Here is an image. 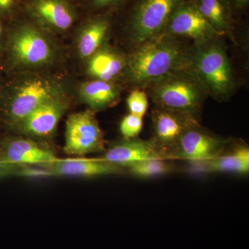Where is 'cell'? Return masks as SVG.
Masks as SVG:
<instances>
[{
    "instance_id": "30bf717a",
    "label": "cell",
    "mask_w": 249,
    "mask_h": 249,
    "mask_svg": "<svg viewBox=\"0 0 249 249\" xmlns=\"http://www.w3.org/2000/svg\"><path fill=\"white\" fill-rule=\"evenodd\" d=\"M14 56L23 65H43L52 58V51L49 42L39 31L24 27L15 34L12 42Z\"/></svg>"
},
{
    "instance_id": "d4e9b609",
    "label": "cell",
    "mask_w": 249,
    "mask_h": 249,
    "mask_svg": "<svg viewBox=\"0 0 249 249\" xmlns=\"http://www.w3.org/2000/svg\"><path fill=\"white\" fill-rule=\"evenodd\" d=\"M19 165L0 158V178L17 175Z\"/></svg>"
},
{
    "instance_id": "9a60e30c",
    "label": "cell",
    "mask_w": 249,
    "mask_h": 249,
    "mask_svg": "<svg viewBox=\"0 0 249 249\" xmlns=\"http://www.w3.org/2000/svg\"><path fill=\"white\" fill-rule=\"evenodd\" d=\"M64 110V105L52 98L37 107L22 121L23 128L33 135H49L56 127Z\"/></svg>"
},
{
    "instance_id": "4316f807",
    "label": "cell",
    "mask_w": 249,
    "mask_h": 249,
    "mask_svg": "<svg viewBox=\"0 0 249 249\" xmlns=\"http://www.w3.org/2000/svg\"><path fill=\"white\" fill-rule=\"evenodd\" d=\"M114 1H116V0H94L95 4L98 5V6L107 5Z\"/></svg>"
},
{
    "instance_id": "52a82bcc",
    "label": "cell",
    "mask_w": 249,
    "mask_h": 249,
    "mask_svg": "<svg viewBox=\"0 0 249 249\" xmlns=\"http://www.w3.org/2000/svg\"><path fill=\"white\" fill-rule=\"evenodd\" d=\"M229 141L210 133L199 125L183 134L168 160L199 161L212 160L227 149Z\"/></svg>"
},
{
    "instance_id": "f1b7e54d",
    "label": "cell",
    "mask_w": 249,
    "mask_h": 249,
    "mask_svg": "<svg viewBox=\"0 0 249 249\" xmlns=\"http://www.w3.org/2000/svg\"><path fill=\"white\" fill-rule=\"evenodd\" d=\"M1 26H0V36H1Z\"/></svg>"
},
{
    "instance_id": "cb8c5ba5",
    "label": "cell",
    "mask_w": 249,
    "mask_h": 249,
    "mask_svg": "<svg viewBox=\"0 0 249 249\" xmlns=\"http://www.w3.org/2000/svg\"><path fill=\"white\" fill-rule=\"evenodd\" d=\"M24 178H46L53 176L45 166L35 167L34 165H22L18 168L17 175Z\"/></svg>"
},
{
    "instance_id": "603a6c76",
    "label": "cell",
    "mask_w": 249,
    "mask_h": 249,
    "mask_svg": "<svg viewBox=\"0 0 249 249\" xmlns=\"http://www.w3.org/2000/svg\"><path fill=\"white\" fill-rule=\"evenodd\" d=\"M142 118L129 114L121 121L120 132L124 139L136 138L142 132Z\"/></svg>"
},
{
    "instance_id": "484cf974",
    "label": "cell",
    "mask_w": 249,
    "mask_h": 249,
    "mask_svg": "<svg viewBox=\"0 0 249 249\" xmlns=\"http://www.w3.org/2000/svg\"><path fill=\"white\" fill-rule=\"evenodd\" d=\"M14 3V0H0V10L6 11L11 9Z\"/></svg>"
},
{
    "instance_id": "8fae6325",
    "label": "cell",
    "mask_w": 249,
    "mask_h": 249,
    "mask_svg": "<svg viewBox=\"0 0 249 249\" xmlns=\"http://www.w3.org/2000/svg\"><path fill=\"white\" fill-rule=\"evenodd\" d=\"M53 93L52 85L43 80L26 83L18 90L10 104V119L15 122H22L37 107L54 98Z\"/></svg>"
},
{
    "instance_id": "ba28073f",
    "label": "cell",
    "mask_w": 249,
    "mask_h": 249,
    "mask_svg": "<svg viewBox=\"0 0 249 249\" xmlns=\"http://www.w3.org/2000/svg\"><path fill=\"white\" fill-rule=\"evenodd\" d=\"M162 34L173 37H189L196 43L208 42L220 36L196 4L179 5Z\"/></svg>"
},
{
    "instance_id": "5bb4252c",
    "label": "cell",
    "mask_w": 249,
    "mask_h": 249,
    "mask_svg": "<svg viewBox=\"0 0 249 249\" xmlns=\"http://www.w3.org/2000/svg\"><path fill=\"white\" fill-rule=\"evenodd\" d=\"M0 158L19 165H46L59 160L53 152L24 139L8 142Z\"/></svg>"
},
{
    "instance_id": "83f0119b",
    "label": "cell",
    "mask_w": 249,
    "mask_h": 249,
    "mask_svg": "<svg viewBox=\"0 0 249 249\" xmlns=\"http://www.w3.org/2000/svg\"><path fill=\"white\" fill-rule=\"evenodd\" d=\"M235 1L237 4L242 6L248 4L249 0H235Z\"/></svg>"
},
{
    "instance_id": "7402d4cb",
    "label": "cell",
    "mask_w": 249,
    "mask_h": 249,
    "mask_svg": "<svg viewBox=\"0 0 249 249\" xmlns=\"http://www.w3.org/2000/svg\"><path fill=\"white\" fill-rule=\"evenodd\" d=\"M129 114L143 117L148 108L147 93L142 89L133 90L127 98Z\"/></svg>"
},
{
    "instance_id": "6da1fadb",
    "label": "cell",
    "mask_w": 249,
    "mask_h": 249,
    "mask_svg": "<svg viewBox=\"0 0 249 249\" xmlns=\"http://www.w3.org/2000/svg\"><path fill=\"white\" fill-rule=\"evenodd\" d=\"M176 37L160 34L138 46L127 60L131 83L140 88L170 72L191 66V52Z\"/></svg>"
},
{
    "instance_id": "277c9868",
    "label": "cell",
    "mask_w": 249,
    "mask_h": 249,
    "mask_svg": "<svg viewBox=\"0 0 249 249\" xmlns=\"http://www.w3.org/2000/svg\"><path fill=\"white\" fill-rule=\"evenodd\" d=\"M152 140L164 160H168L185 132L199 125L196 116L168 108L156 107L151 114Z\"/></svg>"
},
{
    "instance_id": "d6986e66",
    "label": "cell",
    "mask_w": 249,
    "mask_h": 249,
    "mask_svg": "<svg viewBox=\"0 0 249 249\" xmlns=\"http://www.w3.org/2000/svg\"><path fill=\"white\" fill-rule=\"evenodd\" d=\"M108 29V23L103 19L88 24L80 36L78 50L80 56L90 58L98 52L107 36Z\"/></svg>"
},
{
    "instance_id": "7a4b0ae2",
    "label": "cell",
    "mask_w": 249,
    "mask_h": 249,
    "mask_svg": "<svg viewBox=\"0 0 249 249\" xmlns=\"http://www.w3.org/2000/svg\"><path fill=\"white\" fill-rule=\"evenodd\" d=\"M144 88H147L157 107L186 111L196 116L207 93L191 67L170 72Z\"/></svg>"
},
{
    "instance_id": "8992f818",
    "label": "cell",
    "mask_w": 249,
    "mask_h": 249,
    "mask_svg": "<svg viewBox=\"0 0 249 249\" xmlns=\"http://www.w3.org/2000/svg\"><path fill=\"white\" fill-rule=\"evenodd\" d=\"M104 150V139L91 111L75 113L67 121L64 150L69 155H84Z\"/></svg>"
},
{
    "instance_id": "4fadbf2b",
    "label": "cell",
    "mask_w": 249,
    "mask_h": 249,
    "mask_svg": "<svg viewBox=\"0 0 249 249\" xmlns=\"http://www.w3.org/2000/svg\"><path fill=\"white\" fill-rule=\"evenodd\" d=\"M53 176L90 177L116 175L123 171V168L109 163L102 159H67L59 160L50 164L42 165Z\"/></svg>"
},
{
    "instance_id": "3957f363",
    "label": "cell",
    "mask_w": 249,
    "mask_h": 249,
    "mask_svg": "<svg viewBox=\"0 0 249 249\" xmlns=\"http://www.w3.org/2000/svg\"><path fill=\"white\" fill-rule=\"evenodd\" d=\"M191 66L205 91L214 97L224 99L234 89L230 60L224 47L214 40L196 43L191 52Z\"/></svg>"
},
{
    "instance_id": "2e32d148",
    "label": "cell",
    "mask_w": 249,
    "mask_h": 249,
    "mask_svg": "<svg viewBox=\"0 0 249 249\" xmlns=\"http://www.w3.org/2000/svg\"><path fill=\"white\" fill-rule=\"evenodd\" d=\"M88 71L95 80L111 82L125 70L127 60L109 50H100L90 57Z\"/></svg>"
},
{
    "instance_id": "ffe728a7",
    "label": "cell",
    "mask_w": 249,
    "mask_h": 249,
    "mask_svg": "<svg viewBox=\"0 0 249 249\" xmlns=\"http://www.w3.org/2000/svg\"><path fill=\"white\" fill-rule=\"evenodd\" d=\"M196 5L219 35L229 34L230 23L222 0H198Z\"/></svg>"
},
{
    "instance_id": "e0dca14e",
    "label": "cell",
    "mask_w": 249,
    "mask_h": 249,
    "mask_svg": "<svg viewBox=\"0 0 249 249\" xmlns=\"http://www.w3.org/2000/svg\"><path fill=\"white\" fill-rule=\"evenodd\" d=\"M83 101L94 109H101L112 105L119 96L117 87L110 82L94 80L85 83L80 88Z\"/></svg>"
},
{
    "instance_id": "5b68a950",
    "label": "cell",
    "mask_w": 249,
    "mask_h": 249,
    "mask_svg": "<svg viewBox=\"0 0 249 249\" xmlns=\"http://www.w3.org/2000/svg\"><path fill=\"white\" fill-rule=\"evenodd\" d=\"M180 0H141L132 18V40L138 46L162 34Z\"/></svg>"
},
{
    "instance_id": "9c48e42d",
    "label": "cell",
    "mask_w": 249,
    "mask_h": 249,
    "mask_svg": "<svg viewBox=\"0 0 249 249\" xmlns=\"http://www.w3.org/2000/svg\"><path fill=\"white\" fill-rule=\"evenodd\" d=\"M102 160L124 168L142 160L163 159L152 139H124L112 144ZM164 160V159H163Z\"/></svg>"
},
{
    "instance_id": "7c38bea8",
    "label": "cell",
    "mask_w": 249,
    "mask_h": 249,
    "mask_svg": "<svg viewBox=\"0 0 249 249\" xmlns=\"http://www.w3.org/2000/svg\"><path fill=\"white\" fill-rule=\"evenodd\" d=\"M188 163L191 171L196 173L245 175L249 172V148L245 144H237L212 160Z\"/></svg>"
},
{
    "instance_id": "ac0fdd59",
    "label": "cell",
    "mask_w": 249,
    "mask_h": 249,
    "mask_svg": "<svg viewBox=\"0 0 249 249\" xmlns=\"http://www.w3.org/2000/svg\"><path fill=\"white\" fill-rule=\"evenodd\" d=\"M35 9L41 19L55 29L66 30L73 24V15L62 0H37Z\"/></svg>"
},
{
    "instance_id": "44dd1931",
    "label": "cell",
    "mask_w": 249,
    "mask_h": 249,
    "mask_svg": "<svg viewBox=\"0 0 249 249\" xmlns=\"http://www.w3.org/2000/svg\"><path fill=\"white\" fill-rule=\"evenodd\" d=\"M163 159L142 160L127 167L131 175L139 178H154L170 173L173 165Z\"/></svg>"
}]
</instances>
